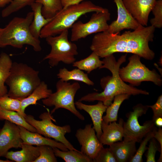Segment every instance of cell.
I'll list each match as a JSON object with an SVG mask.
<instances>
[{
	"mask_svg": "<svg viewBox=\"0 0 162 162\" xmlns=\"http://www.w3.org/2000/svg\"><path fill=\"white\" fill-rule=\"evenodd\" d=\"M155 28L140 25L132 31H125L122 34L106 31L97 33L93 37L90 50L100 58H104L116 52L131 53L149 60L155 53L149 43L153 41Z\"/></svg>",
	"mask_w": 162,
	"mask_h": 162,
	"instance_id": "1",
	"label": "cell"
},
{
	"mask_svg": "<svg viewBox=\"0 0 162 162\" xmlns=\"http://www.w3.org/2000/svg\"><path fill=\"white\" fill-rule=\"evenodd\" d=\"M127 55L126 54L121 56L117 61L113 54L104 58L102 60L103 64L100 69H107L110 71L112 75L104 77L100 80V85L103 91L100 93H88L78 101L92 102L98 100L102 101L104 105L108 106L112 103L114 97L118 95H148L149 93L147 91L128 85L121 78L119 70L121 65L126 62Z\"/></svg>",
	"mask_w": 162,
	"mask_h": 162,
	"instance_id": "2",
	"label": "cell"
},
{
	"mask_svg": "<svg viewBox=\"0 0 162 162\" xmlns=\"http://www.w3.org/2000/svg\"><path fill=\"white\" fill-rule=\"evenodd\" d=\"M33 18L32 11L28 13L25 17L13 18L4 28L0 34V47L7 46L21 48L25 45L32 46L36 52L41 50L39 39L34 37L29 27Z\"/></svg>",
	"mask_w": 162,
	"mask_h": 162,
	"instance_id": "3",
	"label": "cell"
},
{
	"mask_svg": "<svg viewBox=\"0 0 162 162\" xmlns=\"http://www.w3.org/2000/svg\"><path fill=\"white\" fill-rule=\"evenodd\" d=\"M107 9L88 0L62 9L43 28L40 38H46L58 35L63 31L71 28L82 16L90 12H104Z\"/></svg>",
	"mask_w": 162,
	"mask_h": 162,
	"instance_id": "4",
	"label": "cell"
},
{
	"mask_svg": "<svg viewBox=\"0 0 162 162\" xmlns=\"http://www.w3.org/2000/svg\"><path fill=\"white\" fill-rule=\"evenodd\" d=\"M39 74L26 64L13 62L5 82L9 88L8 95L20 100L28 97L41 81Z\"/></svg>",
	"mask_w": 162,
	"mask_h": 162,
	"instance_id": "5",
	"label": "cell"
},
{
	"mask_svg": "<svg viewBox=\"0 0 162 162\" xmlns=\"http://www.w3.org/2000/svg\"><path fill=\"white\" fill-rule=\"evenodd\" d=\"M56 87L55 92L42 100L46 106H54L50 114L58 109L63 108L70 111L80 120H84V117L76 109L74 101L75 95L80 88L79 83L76 82L71 83L59 80L56 82Z\"/></svg>",
	"mask_w": 162,
	"mask_h": 162,
	"instance_id": "6",
	"label": "cell"
},
{
	"mask_svg": "<svg viewBox=\"0 0 162 162\" xmlns=\"http://www.w3.org/2000/svg\"><path fill=\"white\" fill-rule=\"evenodd\" d=\"M68 30H66L58 35L45 38L51 49L43 59L47 60L51 66H56L61 62L72 64L76 61L75 56L78 53L77 46L68 40Z\"/></svg>",
	"mask_w": 162,
	"mask_h": 162,
	"instance_id": "7",
	"label": "cell"
},
{
	"mask_svg": "<svg viewBox=\"0 0 162 162\" xmlns=\"http://www.w3.org/2000/svg\"><path fill=\"white\" fill-rule=\"evenodd\" d=\"M140 58L136 54H133L128 58L127 65L119 69L121 78L133 86H138L144 81L151 82L156 85L161 86V76L154 69L151 70L142 63Z\"/></svg>",
	"mask_w": 162,
	"mask_h": 162,
	"instance_id": "8",
	"label": "cell"
},
{
	"mask_svg": "<svg viewBox=\"0 0 162 162\" xmlns=\"http://www.w3.org/2000/svg\"><path fill=\"white\" fill-rule=\"evenodd\" d=\"M24 118L27 122L35 128L37 133L62 143L68 150H77L65 136L67 133L71 132L70 126L66 125L60 126L53 124L52 120H54L49 110L40 115L39 118L41 120H36L30 115H26Z\"/></svg>",
	"mask_w": 162,
	"mask_h": 162,
	"instance_id": "9",
	"label": "cell"
},
{
	"mask_svg": "<svg viewBox=\"0 0 162 162\" xmlns=\"http://www.w3.org/2000/svg\"><path fill=\"white\" fill-rule=\"evenodd\" d=\"M148 108L147 105L139 104L134 106L132 111L128 113L127 119L124 123V140L140 142L147 134L155 128L152 120L146 121L142 125L139 123V117L145 114Z\"/></svg>",
	"mask_w": 162,
	"mask_h": 162,
	"instance_id": "10",
	"label": "cell"
},
{
	"mask_svg": "<svg viewBox=\"0 0 162 162\" xmlns=\"http://www.w3.org/2000/svg\"><path fill=\"white\" fill-rule=\"evenodd\" d=\"M110 19V14L107 9L104 12H94L86 22H76L71 28V41H77L92 34L107 31L109 26L107 22Z\"/></svg>",
	"mask_w": 162,
	"mask_h": 162,
	"instance_id": "11",
	"label": "cell"
},
{
	"mask_svg": "<svg viewBox=\"0 0 162 162\" xmlns=\"http://www.w3.org/2000/svg\"><path fill=\"white\" fill-rule=\"evenodd\" d=\"M75 136L81 146V151L93 162L103 145L97 137L92 124H86L83 129H77Z\"/></svg>",
	"mask_w": 162,
	"mask_h": 162,
	"instance_id": "12",
	"label": "cell"
},
{
	"mask_svg": "<svg viewBox=\"0 0 162 162\" xmlns=\"http://www.w3.org/2000/svg\"><path fill=\"white\" fill-rule=\"evenodd\" d=\"M22 142L18 126L5 120L0 129V157H4L12 148H21Z\"/></svg>",
	"mask_w": 162,
	"mask_h": 162,
	"instance_id": "13",
	"label": "cell"
},
{
	"mask_svg": "<svg viewBox=\"0 0 162 162\" xmlns=\"http://www.w3.org/2000/svg\"><path fill=\"white\" fill-rule=\"evenodd\" d=\"M117 8V17L109 26L106 32L119 34L124 29L134 30L140 24L132 16L124 6L122 0H114Z\"/></svg>",
	"mask_w": 162,
	"mask_h": 162,
	"instance_id": "14",
	"label": "cell"
},
{
	"mask_svg": "<svg viewBox=\"0 0 162 162\" xmlns=\"http://www.w3.org/2000/svg\"><path fill=\"white\" fill-rule=\"evenodd\" d=\"M157 0H122L129 13L141 25L147 26L150 12Z\"/></svg>",
	"mask_w": 162,
	"mask_h": 162,
	"instance_id": "15",
	"label": "cell"
},
{
	"mask_svg": "<svg viewBox=\"0 0 162 162\" xmlns=\"http://www.w3.org/2000/svg\"><path fill=\"white\" fill-rule=\"evenodd\" d=\"M124 121L119 119L118 122L116 121L108 124L103 120L101 124L102 134L99 140L103 145L110 146L115 142L122 140L124 136Z\"/></svg>",
	"mask_w": 162,
	"mask_h": 162,
	"instance_id": "16",
	"label": "cell"
},
{
	"mask_svg": "<svg viewBox=\"0 0 162 162\" xmlns=\"http://www.w3.org/2000/svg\"><path fill=\"white\" fill-rule=\"evenodd\" d=\"M75 104L77 109L85 111L90 115L92 121L93 128L99 139L102 133L101 124L103 115L108 106L101 101H98L97 104L93 105L85 104L79 101L75 102Z\"/></svg>",
	"mask_w": 162,
	"mask_h": 162,
	"instance_id": "17",
	"label": "cell"
},
{
	"mask_svg": "<svg viewBox=\"0 0 162 162\" xmlns=\"http://www.w3.org/2000/svg\"><path fill=\"white\" fill-rule=\"evenodd\" d=\"M18 126L20 129V137L24 143L37 146H48L57 148L64 151L69 150L61 142L52 140L49 138L43 137L37 133L31 132L22 127L20 126Z\"/></svg>",
	"mask_w": 162,
	"mask_h": 162,
	"instance_id": "18",
	"label": "cell"
},
{
	"mask_svg": "<svg viewBox=\"0 0 162 162\" xmlns=\"http://www.w3.org/2000/svg\"><path fill=\"white\" fill-rule=\"evenodd\" d=\"M136 142L123 140L110 145L109 148L117 162H130L137 149Z\"/></svg>",
	"mask_w": 162,
	"mask_h": 162,
	"instance_id": "19",
	"label": "cell"
},
{
	"mask_svg": "<svg viewBox=\"0 0 162 162\" xmlns=\"http://www.w3.org/2000/svg\"><path fill=\"white\" fill-rule=\"evenodd\" d=\"M21 150L8 152L4 157L16 162H34L40 154L39 146L22 142Z\"/></svg>",
	"mask_w": 162,
	"mask_h": 162,
	"instance_id": "20",
	"label": "cell"
},
{
	"mask_svg": "<svg viewBox=\"0 0 162 162\" xmlns=\"http://www.w3.org/2000/svg\"><path fill=\"white\" fill-rule=\"evenodd\" d=\"M30 6L33 13V18L30 26V30L34 37L39 39L42 29L54 17L47 19L43 16L41 12L42 5L40 3L35 2Z\"/></svg>",
	"mask_w": 162,
	"mask_h": 162,
	"instance_id": "21",
	"label": "cell"
},
{
	"mask_svg": "<svg viewBox=\"0 0 162 162\" xmlns=\"http://www.w3.org/2000/svg\"><path fill=\"white\" fill-rule=\"evenodd\" d=\"M52 90L48 88L47 85L43 81L28 97L20 100L21 109L23 112L26 108L31 105L36 104L38 101L48 97L52 93Z\"/></svg>",
	"mask_w": 162,
	"mask_h": 162,
	"instance_id": "22",
	"label": "cell"
},
{
	"mask_svg": "<svg viewBox=\"0 0 162 162\" xmlns=\"http://www.w3.org/2000/svg\"><path fill=\"white\" fill-rule=\"evenodd\" d=\"M60 80L64 82L70 80L82 82L89 85L93 86L94 83L88 77V74L78 68L69 70L65 68L60 69L57 74Z\"/></svg>",
	"mask_w": 162,
	"mask_h": 162,
	"instance_id": "23",
	"label": "cell"
},
{
	"mask_svg": "<svg viewBox=\"0 0 162 162\" xmlns=\"http://www.w3.org/2000/svg\"><path fill=\"white\" fill-rule=\"evenodd\" d=\"M10 56L6 53L0 55V97L7 94L8 90L5 85L13 63Z\"/></svg>",
	"mask_w": 162,
	"mask_h": 162,
	"instance_id": "24",
	"label": "cell"
},
{
	"mask_svg": "<svg viewBox=\"0 0 162 162\" xmlns=\"http://www.w3.org/2000/svg\"><path fill=\"white\" fill-rule=\"evenodd\" d=\"M103 64L102 60L95 52H92L88 57L80 60L75 61L72 64L74 67L86 71L88 74L97 68L100 69Z\"/></svg>",
	"mask_w": 162,
	"mask_h": 162,
	"instance_id": "25",
	"label": "cell"
},
{
	"mask_svg": "<svg viewBox=\"0 0 162 162\" xmlns=\"http://www.w3.org/2000/svg\"><path fill=\"white\" fill-rule=\"evenodd\" d=\"M0 120H7L22 127L29 131L37 133L35 128L26 120L25 118L18 112L4 109L0 106Z\"/></svg>",
	"mask_w": 162,
	"mask_h": 162,
	"instance_id": "26",
	"label": "cell"
},
{
	"mask_svg": "<svg viewBox=\"0 0 162 162\" xmlns=\"http://www.w3.org/2000/svg\"><path fill=\"white\" fill-rule=\"evenodd\" d=\"M130 95L122 94L115 96L113 102L109 106L106 110V114L102 117L103 120L106 123L116 121L118 118V111L122 102L128 99Z\"/></svg>",
	"mask_w": 162,
	"mask_h": 162,
	"instance_id": "27",
	"label": "cell"
},
{
	"mask_svg": "<svg viewBox=\"0 0 162 162\" xmlns=\"http://www.w3.org/2000/svg\"><path fill=\"white\" fill-rule=\"evenodd\" d=\"M56 157H60L66 162H92L93 160L81 151L69 150L62 151L57 148L52 147Z\"/></svg>",
	"mask_w": 162,
	"mask_h": 162,
	"instance_id": "28",
	"label": "cell"
},
{
	"mask_svg": "<svg viewBox=\"0 0 162 162\" xmlns=\"http://www.w3.org/2000/svg\"><path fill=\"white\" fill-rule=\"evenodd\" d=\"M42 5V14L46 18L54 17L62 9L61 0H36Z\"/></svg>",
	"mask_w": 162,
	"mask_h": 162,
	"instance_id": "29",
	"label": "cell"
},
{
	"mask_svg": "<svg viewBox=\"0 0 162 162\" xmlns=\"http://www.w3.org/2000/svg\"><path fill=\"white\" fill-rule=\"evenodd\" d=\"M0 106L5 110L16 112L24 117L26 115L22 110L20 100L10 97L7 94L0 97Z\"/></svg>",
	"mask_w": 162,
	"mask_h": 162,
	"instance_id": "30",
	"label": "cell"
},
{
	"mask_svg": "<svg viewBox=\"0 0 162 162\" xmlns=\"http://www.w3.org/2000/svg\"><path fill=\"white\" fill-rule=\"evenodd\" d=\"M36 0H13L8 5L2 10L1 16L3 18L19 11L27 6H31Z\"/></svg>",
	"mask_w": 162,
	"mask_h": 162,
	"instance_id": "31",
	"label": "cell"
},
{
	"mask_svg": "<svg viewBox=\"0 0 162 162\" xmlns=\"http://www.w3.org/2000/svg\"><path fill=\"white\" fill-rule=\"evenodd\" d=\"M40 154L34 162H56L57 160L52 147L39 146Z\"/></svg>",
	"mask_w": 162,
	"mask_h": 162,
	"instance_id": "32",
	"label": "cell"
},
{
	"mask_svg": "<svg viewBox=\"0 0 162 162\" xmlns=\"http://www.w3.org/2000/svg\"><path fill=\"white\" fill-rule=\"evenodd\" d=\"M155 127L152 130L149 132L144 137L141 142L140 145L130 162H142L143 161L142 156L147 149L146 146L150 140L153 137Z\"/></svg>",
	"mask_w": 162,
	"mask_h": 162,
	"instance_id": "33",
	"label": "cell"
},
{
	"mask_svg": "<svg viewBox=\"0 0 162 162\" xmlns=\"http://www.w3.org/2000/svg\"><path fill=\"white\" fill-rule=\"evenodd\" d=\"M152 11L154 17L150 20L151 26L155 28L162 27V0H156Z\"/></svg>",
	"mask_w": 162,
	"mask_h": 162,
	"instance_id": "34",
	"label": "cell"
},
{
	"mask_svg": "<svg viewBox=\"0 0 162 162\" xmlns=\"http://www.w3.org/2000/svg\"><path fill=\"white\" fill-rule=\"evenodd\" d=\"M93 162H117L110 148L104 147L99 152Z\"/></svg>",
	"mask_w": 162,
	"mask_h": 162,
	"instance_id": "35",
	"label": "cell"
},
{
	"mask_svg": "<svg viewBox=\"0 0 162 162\" xmlns=\"http://www.w3.org/2000/svg\"><path fill=\"white\" fill-rule=\"evenodd\" d=\"M149 143L148 148L146 155L147 162H155V156L157 151L160 152V149L158 145L156 139L152 137L149 141Z\"/></svg>",
	"mask_w": 162,
	"mask_h": 162,
	"instance_id": "36",
	"label": "cell"
},
{
	"mask_svg": "<svg viewBox=\"0 0 162 162\" xmlns=\"http://www.w3.org/2000/svg\"><path fill=\"white\" fill-rule=\"evenodd\" d=\"M151 108L153 113L152 120L154 122L156 118L162 117V95L161 94L158 98L156 102L153 105H147Z\"/></svg>",
	"mask_w": 162,
	"mask_h": 162,
	"instance_id": "37",
	"label": "cell"
},
{
	"mask_svg": "<svg viewBox=\"0 0 162 162\" xmlns=\"http://www.w3.org/2000/svg\"><path fill=\"white\" fill-rule=\"evenodd\" d=\"M153 137L156 140L159 144L160 151V156L158 162L162 161V129L161 127H159L158 129H155L154 134Z\"/></svg>",
	"mask_w": 162,
	"mask_h": 162,
	"instance_id": "38",
	"label": "cell"
},
{
	"mask_svg": "<svg viewBox=\"0 0 162 162\" xmlns=\"http://www.w3.org/2000/svg\"><path fill=\"white\" fill-rule=\"evenodd\" d=\"M88 0H61L63 9L73 5H77L85 1Z\"/></svg>",
	"mask_w": 162,
	"mask_h": 162,
	"instance_id": "39",
	"label": "cell"
},
{
	"mask_svg": "<svg viewBox=\"0 0 162 162\" xmlns=\"http://www.w3.org/2000/svg\"><path fill=\"white\" fill-rule=\"evenodd\" d=\"M162 117L157 118L154 120V122L155 125L159 127H162Z\"/></svg>",
	"mask_w": 162,
	"mask_h": 162,
	"instance_id": "40",
	"label": "cell"
},
{
	"mask_svg": "<svg viewBox=\"0 0 162 162\" xmlns=\"http://www.w3.org/2000/svg\"><path fill=\"white\" fill-rule=\"evenodd\" d=\"M13 0H0V8L3 7L9 4Z\"/></svg>",
	"mask_w": 162,
	"mask_h": 162,
	"instance_id": "41",
	"label": "cell"
},
{
	"mask_svg": "<svg viewBox=\"0 0 162 162\" xmlns=\"http://www.w3.org/2000/svg\"><path fill=\"white\" fill-rule=\"evenodd\" d=\"M13 161L10 160H2L0 159V162H13Z\"/></svg>",
	"mask_w": 162,
	"mask_h": 162,
	"instance_id": "42",
	"label": "cell"
},
{
	"mask_svg": "<svg viewBox=\"0 0 162 162\" xmlns=\"http://www.w3.org/2000/svg\"><path fill=\"white\" fill-rule=\"evenodd\" d=\"M2 28H0V34L1 32L2 31Z\"/></svg>",
	"mask_w": 162,
	"mask_h": 162,
	"instance_id": "43",
	"label": "cell"
},
{
	"mask_svg": "<svg viewBox=\"0 0 162 162\" xmlns=\"http://www.w3.org/2000/svg\"></svg>",
	"mask_w": 162,
	"mask_h": 162,
	"instance_id": "44",
	"label": "cell"
}]
</instances>
